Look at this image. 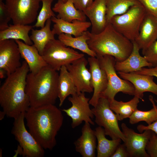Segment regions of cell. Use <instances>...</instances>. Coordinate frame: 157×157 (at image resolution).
Segmentation results:
<instances>
[{"label": "cell", "mask_w": 157, "mask_h": 157, "mask_svg": "<svg viewBox=\"0 0 157 157\" xmlns=\"http://www.w3.org/2000/svg\"><path fill=\"white\" fill-rule=\"evenodd\" d=\"M122 79L130 82L135 88L134 95L144 101V93H152L157 96V84L154 81V76L135 72L125 73L118 72Z\"/></svg>", "instance_id": "16"}, {"label": "cell", "mask_w": 157, "mask_h": 157, "mask_svg": "<svg viewBox=\"0 0 157 157\" xmlns=\"http://www.w3.org/2000/svg\"><path fill=\"white\" fill-rule=\"evenodd\" d=\"M95 117V122L99 126L103 128L106 135L112 139H120L123 142L125 137L120 129L116 115L110 107V101L101 97L95 107L92 109Z\"/></svg>", "instance_id": "8"}, {"label": "cell", "mask_w": 157, "mask_h": 157, "mask_svg": "<svg viewBox=\"0 0 157 157\" xmlns=\"http://www.w3.org/2000/svg\"><path fill=\"white\" fill-rule=\"evenodd\" d=\"M94 131L98 142L97 157H111L122 140L120 139H108L104 128L101 127H97Z\"/></svg>", "instance_id": "25"}, {"label": "cell", "mask_w": 157, "mask_h": 157, "mask_svg": "<svg viewBox=\"0 0 157 157\" xmlns=\"http://www.w3.org/2000/svg\"><path fill=\"white\" fill-rule=\"evenodd\" d=\"M59 74L58 82V98L59 106L63 104L66 98L70 95L77 93L76 88L66 66H63Z\"/></svg>", "instance_id": "24"}, {"label": "cell", "mask_w": 157, "mask_h": 157, "mask_svg": "<svg viewBox=\"0 0 157 157\" xmlns=\"http://www.w3.org/2000/svg\"><path fill=\"white\" fill-rule=\"evenodd\" d=\"M138 131L142 133L145 130H149L154 132L157 137V119L150 124L145 126L142 124L139 125L137 127Z\"/></svg>", "instance_id": "38"}, {"label": "cell", "mask_w": 157, "mask_h": 157, "mask_svg": "<svg viewBox=\"0 0 157 157\" xmlns=\"http://www.w3.org/2000/svg\"><path fill=\"white\" fill-rule=\"evenodd\" d=\"M88 60L93 88V94L89 103L90 105L95 107L101 94L107 87V78L105 70L101 67L97 57L90 56L88 58Z\"/></svg>", "instance_id": "15"}, {"label": "cell", "mask_w": 157, "mask_h": 157, "mask_svg": "<svg viewBox=\"0 0 157 157\" xmlns=\"http://www.w3.org/2000/svg\"><path fill=\"white\" fill-rule=\"evenodd\" d=\"M3 0H0V30L2 31L8 28V23L11 18Z\"/></svg>", "instance_id": "34"}, {"label": "cell", "mask_w": 157, "mask_h": 157, "mask_svg": "<svg viewBox=\"0 0 157 157\" xmlns=\"http://www.w3.org/2000/svg\"><path fill=\"white\" fill-rule=\"evenodd\" d=\"M64 2H66L67 0H62Z\"/></svg>", "instance_id": "44"}, {"label": "cell", "mask_w": 157, "mask_h": 157, "mask_svg": "<svg viewBox=\"0 0 157 157\" xmlns=\"http://www.w3.org/2000/svg\"><path fill=\"white\" fill-rule=\"evenodd\" d=\"M52 9L58 13L57 18L64 21L69 22L75 20L86 21V16L84 12L76 8L72 0H67L65 2L58 0Z\"/></svg>", "instance_id": "23"}, {"label": "cell", "mask_w": 157, "mask_h": 157, "mask_svg": "<svg viewBox=\"0 0 157 157\" xmlns=\"http://www.w3.org/2000/svg\"><path fill=\"white\" fill-rule=\"evenodd\" d=\"M135 72L143 74L148 75L155 76L157 78V69L154 67L150 68H142L141 70Z\"/></svg>", "instance_id": "40"}, {"label": "cell", "mask_w": 157, "mask_h": 157, "mask_svg": "<svg viewBox=\"0 0 157 157\" xmlns=\"http://www.w3.org/2000/svg\"><path fill=\"white\" fill-rule=\"evenodd\" d=\"M33 27L32 26L28 25L10 24L6 29L0 31V40H21L27 44L32 45L33 42L28 35V33Z\"/></svg>", "instance_id": "27"}, {"label": "cell", "mask_w": 157, "mask_h": 157, "mask_svg": "<svg viewBox=\"0 0 157 157\" xmlns=\"http://www.w3.org/2000/svg\"><path fill=\"white\" fill-rule=\"evenodd\" d=\"M122 131L125 137L124 142L130 157H149L146 147L151 135L152 131L147 130L138 133L129 128L124 123L121 125Z\"/></svg>", "instance_id": "12"}, {"label": "cell", "mask_w": 157, "mask_h": 157, "mask_svg": "<svg viewBox=\"0 0 157 157\" xmlns=\"http://www.w3.org/2000/svg\"><path fill=\"white\" fill-rule=\"evenodd\" d=\"M18 45L13 39L0 40V69L7 75L15 72L21 66Z\"/></svg>", "instance_id": "14"}, {"label": "cell", "mask_w": 157, "mask_h": 157, "mask_svg": "<svg viewBox=\"0 0 157 157\" xmlns=\"http://www.w3.org/2000/svg\"><path fill=\"white\" fill-rule=\"evenodd\" d=\"M81 135L74 142L75 150L83 157H94L96 137L88 122H85L81 129Z\"/></svg>", "instance_id": "19"}, {"label": "cell", "mask_w": 157, "mask_h": 157, "mask_svg": "<svg viewBox=\"0 0 157 157\" xmlns=\"http://www.w3.org/2000/svg\"><path fill=\"white\" fill-rule=\"evenodd\" d=\"M140 99L134 96L131 100L126 102L118 101L115 99L110 101V107L115 112L119 121L129 118L137 109Z\"/></svg>", "instance_id": "29"}, {"label": "cell", "mask_w": 157, "mask_h": 157, "mask_svg": "<svg viewBox=\"0 0 157 157\" xmlns=\"http://www.w3.org/2000/svg\"><path fill=\"white\" fill-rule=\"evenodd\" d=\"M142 53L147 60L153 67L157 65V39L148 48L142 51Z\"/></svg>", "instance_id": "33"}, {"label": "cell", "mask_w": 157, "mask_h": 157, "mask_svg": "<svg viewBox=\"0 0 157 157\" xmlns=\"http://www.w3.org/2000/svg\"><path fill=\"white\" fill-rule=\"evenodd\" d=\"M139 2L137 0H106L107 23L113 16L124 13Z\"/></svg>", "instance_id": "30"}, {"label": "cell", "mask_w": 157, "mask_h": 157, "mask_svg": "<svg viewBox=\"0 0 157 157\" xmlns=\"http://www.w3.org/2000/svg\"><path fill=\"white\" fill-rule=\"evenodd\" d=\"M146 150L151 157H157V137L152 131L146 147Z\"/></svg>", "instance_id": "36"}, {"label": "cell", "mask_w": 157, "mask_h": 157, "mask_svg": "<svg viewBox=\"0 0 157 157\" xmlns=\"http://www.w3.org/2000/svg\"><path fill=\"white\" fill-rule=\"evenodd\" d=\"M93 1V0H89L88 7L91 4Z\"/></svg>", "instance_id": "43"}, {"label": "cell", "mask_w": 157, "mask_h": 157, "mask_svg": "<svg viewBox=\"0 0 157 157\" xmlns=\"http://www.w3.org/2000/svg\"><path fill=\"white\" fill-rule=\"evenodd\" d=\"M149 99L152 105V108L146 111L136 110L129 118L130 124H133L144 121L149 125L157 119V106L155 105L152 96L150 95Z\"/></svg>", "instance_id": "31"}, {"label": "cell", "mask_w": 157, "mask_h": 157, "mask_svg": "<svg viewBox=\"0 0 157 157\" xmlns=\"http://www.w3.org/2000/svg\"><path fill=\"white\" fill-rule=\"evenodd\" d=\"M54 24L52 29L54 34L58 35L62 33L69 34L75 37L79 36L91 26L90 22L75 20L69 22L55 16L51 18Z\"/></svg>", "instance_id": "22"}, {"label": "cell", "mask_w": 157, "mask_h": 157, "mask_svg": "<svg viewBox=\"0 0 157 157\" xmlns=\"http://www.w3.org/2000/svg\"><path fill=\"white\" fill-rule=\"evenodd\" d=\"M25 112H23L14 118L11 133L22 149L23 157H43L44 155V149L25 127Z\"/></svg>", "instance_id": "9"}, {"label": "cell", "mask_w": 157, "mask_h": 157, "mask_svg": "<svg viewBox=\"0 0 157 157\" xmlns=\"http://www.w3.org/2000/svg\"><path fill=\"white\" fill-rule=\"evenodd\" d=\"M89 32L88 31H85L76 37L62 33L58 35V39L67 47L78 49L90 56L96 57V54L90 48L87 43L89 39Z\"/></svg>", "instance_id": "26"}, {"label": "cell", "mask_w": 157, "mask_h": 157, "mask_svg": "<svg viewBox=\"0 0 157 157\" xmlns=\"http://www.w3.org/2000/svg\"><path fill=\"white\" fill-rule=\"evenodd\" d=\"M5 73L6 74V73L4 70L0 69V77L2 79L4 77Z\"/></svg>", "instance_id": "41"}, {"label": "cell", "mask_w": 157, "mask_h": 157, "mask_svg": "<svg viewBox=\"0 0 157 157\" xmlns=\"http://www.w3.org/2000/svg\"><path fill=\"white\" fill-rule=\"evenodd\" d=\"M128 153L124 143H120L118 146L115 152L111 157H128Z\"/></svg>", "instance_id": "37"}, {"label": "cell", "mask_w": 157, "mask_h": 157, "mask_svg": "<svg viewBox=\"0 0 157 157\" xmlns=\"http://www.w3.org/2000/svg\"><path fill=\"white\" fill-rule=\"evenodd\" d=\"M42 0H5L13 24L28 25L37 18Z\"/></svg>", "instance_id": "10"}, {"label": "cell", "mask_w": 157, "mask_h": 157, "mask_svg": "<svg viewBox=\"0 0 157 157\" xmlns=\"http://www.w3.org/2000/svg\"><path fill=\"white\" fill-rule=\"evenodd\" d=\"M42 56L48 65L58 71L63 66L71 64L84 55L54 39L47 44Z\"/></svg>", "instance_id": "7"}, {"label": "cell", "mask_w": 157, "mask_h": 157, "mask_svg": "<svg viewBox=\"0 0 157 157\" xmlns=\"http://www.w3.org/2000/svg\"><path fill=\"white\" fill-rule=\"evenodd\" d=\"M76 8L84 11L88 7L89 0H72Z\"/></svg>", "instance_id": "39"}, {"label": "cell", "mask_w": 157, "mask_h": 157, "mask_svg": "<svg viewBox=\"0 0 157 157\" xmlns=\"http://www.w3.org/2000/svg\"><path fill=\"white\" fill-rule=\"evenodd\" d=\"M90 99L86 97L85 93H77L68 98L72 104L68 109H62L72 119L71 126L73 128L79 126L83 121L94 125L92 119L94 117L90 107Z\"/></svg>", "instance_id": "11"}, {"label": "cell", "mask_w": 157, "mask_h": 157, "mask_svg": "<svg viewBox=\"0 0 157 157\" xmlns=\"http://www.w3.org/2000/svg\"><path fill=\"white\" fill-rule=\"evenodd\" d=\"M29 71L28 64L24 61L15 72L7 75L0 88V105L8 117L14 119L30 107L26 92V77Z\"/></svg>", "instance_id": "2"}, {"label": "cell", "mask_w": 157, "mask_h": 157, "mask_svg": "<svg viewBox=\"0 0 157 157\" xmlns=\"http://www.w3.org/2000/svg\"><path fill=\"white\" fill-rule=\"evenodd\" d=\"M54 0H42V6L37 17L36 22L34 26L44 27L47 20L55 16L51 8L52 3Z\"/></svg>", "instance_id": "32"}, {"label": "cell", "mask_w": 157, "mask_h": 157, "mask_svg": "<svg viewBox=\"0 0 157 157\" xmlns=\"http://www.w3.org/2000/svg\"><path fill=\"white\" fill-rule=\"evenodd\" d=\"M132 42L133 48L130 55L122 61L116 62L115 68L116 71L125 73H131L139 71L146 67H153L144 57L140 55V49L136 42Z\"/></svg>", "instance_id": "20"}, {"label": "cell", "mask_w": 157, "mask_h": 157, "mask_svg": "<svg viewBox=\"0 0 157 157\" xmlns=\"http://www.w3.org/2000/svg\"><path fill=\"white\" fill-rule=\"evenodd\" d=\"M144 7L146 12L157 18V0H137Z\"/></svg>", "instance_id": "35"}, {"label": "cell", "mask_w": 157, "mask_h": 157, "mask_svg": "<svg viewBox=\"0 0 157 157\" xmlns=\"http://www.w3.org/2000/svg\"><path fill=\"white\" fill-rule=\"evenodd\" d=\"M5 115H6L5 114L3 111L1 112H0V120H1L3 119Z\"/></svg>", "instance_id": "42"}, {"label": "cell", "mask_w": 157, "mask_h": 157, "mask_svg": "<svg viewBox=\"0 0 157 157\" xmlns=\"http://www.w3.org/2000/svg\"><path fill=\"white\" fill-rule=\"evenodd\" d=\"M15 40L18 45L21 57L28 64L30 72L37 73L47 65L33 44L29 45L18 40Z\"/></svg>", "instance_id": "21"}, {"label": "cell", "mask_w": 157, "mask_h": 157, "mask_svg": "<svg viewBox=\"0 0 157 157\" xmlns=\"http://www.w3.org/2000/svg\"><path fill=\"white\" fill-rule=\"evenodd\" d=\"M24 117L29 132L38 142L44 149L52 150L63 122L62 110L54 104L30 107Z\"/></svg>", "instance_id": "1"}, {"label": "cell", "mask_w": 157, "mask_h": 157, "mask_svg": "<svg viewBox=\"0 0 157 157\" xmlns=\"http://www.w3.org/2000/svg\"><path fill=\"white\" fill-rule=\"evenodd\" d=\"M157 39V18L146 13L138 35L134 41L140 49L144 51Z\"/></svg>", "instance_id": "18"}, {"label": "cell", "mask_w": 157, "mask_h": 157, "mask_svg": "<svg viewBox=\"0 0 157 157\" xmlns=\"http://www.w3.org/2000/svg\"><path fill=\"white\" fill-rule=\"evenodd\" d=\"M83 12L91 24L92 33H99L108 24L106 18V0H94Z\"/></svg>", "instance_id": "17"}, {"label": "cell", "mask_w": 157, "mask_h": 157, "mask_svg": "<svg viewBox=\"0 0 157 157\" xmlns=\"http://www.w3.org/2000/svg\"><path fill=\"white\" fill-rule=\"evenodd\" d=\"M97 57L101 67L106 72L108 80L107 87L100 97H105L110 101L114 99L116 95L119 92L134 95L135 88L133 85L129 81L121 79L116 73L115 58L108 55Z\"/></svg>", "instance_id": "6"}, {"label": "cell", "mask_w": 157, "mask_h": 157, "mask_svg": "<svg viewBox=\"0 0 157 157\" xmlns=\"http://www.w3.org/2000/svg\"><path fill=\"white\" fill-rule=\"evenodd\" d=\"M154 67L155 69H157V65H156V66H155V67Z\"/></svg>", "instance_id": "45"}, {"label": "cell", "mask_w": 157, "mask_h": 157, "mask_svg": "<svg viewBox=\"0 0 157 157\" xmlns=\"http://www.w3.org/2000/svg\"><path fill=\"white\" fill-rule=\"evenodd\" d=\"M87 43L96 57L105 55L113 57L116 62L126 59L133 48V42L116 30L110 23L105 29L97 34L89 32Z\"/></svg>", "instance_id": "4"}, {"label": "cell", "mask_w": 157, "mask_h": 157, "mask_svg": "<svg viewBox=\"0 0 157 157\" xmlns=\"http://www.w3.org/2000/svg\"><path fill=\"white\" fill-rule=\"evenodd\" d=\"M146 12L139 2L124 13L113 16L110 23L118 32L132 42L138 37Z\"/></svg>", "instance_id": "5"}, {"label": "cell", "mask_w": 157, "mask_h": 157, "mask_svg": "<svg viewBox=\"0 0 157 157\" xmlns=\"http://www.w3.org/2000/svg\"><path fill=\"white\" fill-rule=\"evenodd\" d=\"M88 60L84 57L66 66L77 90V93L93 92L91 75L86 66Z\"/></svg>", "instance_id": "13"}, {"label": "cell", "mask_w": 157, "mask_h": 157, "mask_svg": "<svg viewBox=\"0 0 157 157\" xmlns=\"http://www.w3.org/2000/svg\"><path fill=\"white\" fill-rule=\"evenodd\" d=\"M51 22V18L49 19L46 21L44 26L41 29L34 30L33 28L31 30L30 39L41 56L47 43L55 39V34L50 28Z\"/></svg>", "instance_id": "28"}, {"label": "cell", "mask_w": 157, "mask_h": 157, "mask_svg": "<svg viewBox=\"0 0 157 157\" xmlns=\"http://www.w3.org/2000/svg\"><path fill=\"white\" fill-rule=\"evenodd\" d=\"M59 74L47 65L37 73L30 72L26 79V92L30 107L54 104L58 98Z\"/></svg>", "instance_id": "3"}]
</instances>
